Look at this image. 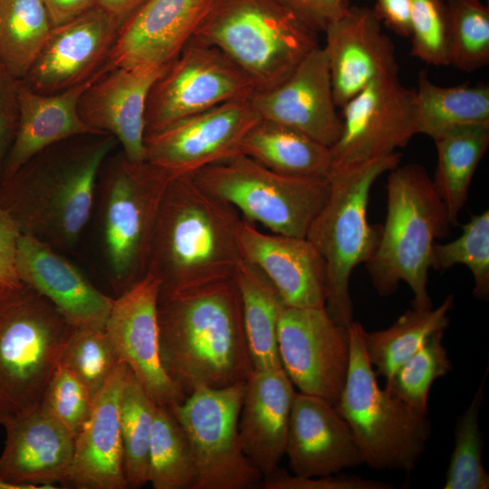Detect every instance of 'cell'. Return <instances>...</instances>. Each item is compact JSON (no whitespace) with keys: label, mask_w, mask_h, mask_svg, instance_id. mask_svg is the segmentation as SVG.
Returning a JSON list of instances; mask_svg holds the SVG:
<instances>
[{"label":"cell","mask_w":489,"mask_h":489,"mask_svg":"<svg viewBox=\"0 0 489 489\" xmlns=\"http://www.w3.org/2000/svg\"><path fill=\"white\" fill-rule=\"evenodd\" d=\"M215 2L147 0L121 25L108 64L111 68L171 64Z\"/></svg>","instance_id":"21"},{"label":"cell","mask_w":489,"mask_h":489,"mask_svg":"<svg viewBox=\"0 0 489 489\" xmlns=\"http://www.w3.org/2000/svg\"><path fill=\"white\" fill-rule=\"evenodd\" d=\"M3 286H4V285L0 283V290L3 288Z\"/></svg>","instance_id":"53"},{"label":"cell","mask_w":489,"mask_h":489,"mask_svg":"<svg viewBox=\"0 0 489 489\" xmlns=\"http://www.w3.org/2000/svg\"><path fill=\"white\" fill-rule=\"evenodd\" d=\"M158 321L163 368L186 397L245 382L253 372L234 277L158 295Z\"/></svg>","instance_id":"1"},{"label":"cell","mask_w":489,"mask_h":489,"mask_svg":"<svg viewBox=\"0 0 489 489\" xmlns=\"http://www.w3.org/2000/svg\"><path fill=\"white\" fill-rule=\"evenodd\" d=\"M0 489H18L15 485L5 483L0 479Z\"/></svg>","instance_id":"51"},{"label":"cell","mask_w":489,"mask_h":489,"mask_svg":"<svg viewBox=\"0 0 489 489\" xmlns=\"http://www.w3.org/2000/svg\"><path fill=\"white\" fill-rule=\"evenodd\" d=\"M171 177L147 160L133 161L120 150L104 161L98 178L101 247L117 295L146 274L162 197Z\"/></svg>","instance_id":"7"},{"label":"cell","mask_w":489,"mask_h":489,"mask_svg":"<svg viewBox=\"0 0 489 489\" xmlns=\"http://www.w3.org/2000/svg\"><path fill=\"white\" fill-rule=\"evenodd\" d=\"M285 455L294 475L325 476L364 465L351 430L336 407L296 391Z\"/></svg>","instance_id":"25"},{"label":"cell","mask_w":489,"mask_h":489,"mask_svg":"<svg viewBox=\"0 0 489 489\" xmlns=\"http://www.w3.org/2000/svg\"><path fill=\"white\" fill-rule=\"evenodd\" d=\"M121 25L94 5L53 26L37 59L21 82L43 94L57 93L85 82L104 67Z\"/></svg>","instance_id":"17"},{"label":"cell","mask_w":489,"mask_h":489,"mask_svg":"<svg viewBox=\"0 0 489 489\" xmlns=\"http://www.w3.org/2000/svg\"><path fill=\"white\" fill-rule=\"evenodd\" d=\"M418 134L432 139L455 128L489 126V88L462 83L445 87L435 84L420 72L415 89Z\"/></svg>","instance_id":"32"},{"label":"cell","mask_w":489,"mask_h":489,"mask_svg":"<svg viewBox=\"0 0 489 489\" xmlns=\"http://www.w3.org/2000/svg\"><path fill=\"white\" fill-rule=\"evenodd\" d=\"M372 9L394 34L410 36L411 0H375Z\"/></svg>","instance_id":"48"},{"label":"cell","mask_w":489,"mask_h":489,"mask_svg":"<svg viewBox=\"0 0 489 489\" xmlns=\"http://www.w3.org/2000/svg\"><path fill=\"white\" fill-rule=\"evenodd\" d=\"M109 69L106 62L85 82L53 94L39 93L21 81L17 82L18 128L0 182L11 177L29 159L55 143L73 137L101 134L84 123L78 104L87 87Z\"/></svg>","instance_id":"28"},{"label":"cell","mask_w":489,"mask_h":489,"mask_svg":"<svg viewBox=\"0 0 489 489\" xmlns=\"http://www.w3.org/2000/svg\"><path fill=\"white\" fill-rule=\"evenodd\" d=\"M249 101L261 120L296 129L329 148L340 137L342 120L323 46L308 53L281 83L254 91Z\"/></svg>","instance_id":"18"},{"label":"cell","mask_w":489,"mask_h":489,"mask_svg":"<svg viewBox=\"0 0 489 489\" xmlns=\"http://www.w3.org/2000/svg\"><path fill=\"white\" fill-rule=\"evenodd\" d=\"M240 153L279 174L327 177L330 148L292 127L259 120L244 137Z\"/></svg>","instance_id":"29"},{"label":"cell","mask_w":489,"mask_h":489,"mask_svg":"<svg viewBox=\"0 0 489 489\" xmlns=\"http://www.w3.org/2000/svg\"><path fill=\"white\" fill-rule=\"evenodd\" d=\"M294 386L283 368L254 369L244 382L238 421L241 447L264 475L285 455Z\"/></svg>","instance_id":"27"},{"label":"cell","mask_w":489,"mask_h":489,"mask_svg":"<svg viewBox=\"0 0 489 489\" xmlns=\"http://www.w3.org/2000/svg\"><path fill=\"white\" fill-rule=\"evenodd\" d=\"M464 264L471 272L473 294L480 300L489 296V210L474 215L463 225L462 234L446 244H434L430 265L446 270Z\"/></svg>","instance_id":"40"},{"label":"cell","mask_w":489,"mask_h":489,"mask_svg":"<svg viewBox=\"0 0 489 489\" xmlns=\"http://www.w3.org/2000/svg\"><path fill=\"white\" fill-rule=\"evenodd\" d=\"M15 270L19 280L46 298L73 328H105L114 298L50 244L21 234Z\"/></svg>","instance_id":"23"},{"label":"cell","mask_w":489,"mask_h":489,"mask_svg":"<svg viewBox=\"0 0 489 489\" xmlns=\"http://www.w3.org/2000/svg\"><path fill=\"white\" fill-rule=\"evenodd\" d=\"M244 382L198 388L169 408L183 427L196 462L195 489H253L263 475L245 456L238 421Z\"/></svg>","instance_id":"11"},{"label":"cell","mask_w":489,"mask_h":489,"mask_svg":"<svg viewBox=\"0 0 489 489\" xmlns=\"http://www.w3.org/2000/svg\"><path fill=\"white\" fill-rule=\"evenodd\" d=\"M260 120L249 100L222 103L145 136V160L171 177L240 153L241 144Z\"/></svg>","instance_id":"15"},{"label":"cell","mask_w":489,"mask_h":489,"mask_svg":"<svg viewBox=\"0 0 489 489\" xmlns=\"http://www.w3.org/2000/svg\"><path fill=\"white\" fill-rule=\"evenodd\" d=\"M5 443L0 479L18 489L55 488L64 484L74 454L75 436L39 408L22 414L0 413Z\"/></svg>","instance_id":"20"},{"label":"cell","mask_w":489,"mask_h":489,"mask_svg":"<svg viewBox=\"0 0 489 489\" xmlns=\"http://www.w3.org/2000/svg\"><path fill=\"white\" fill-rule=\"evenodd\" d=\"M121 362L105 328H74L61 364L72 370L94 398Z\"/></svg>","instance_id":"41"},{"label":"cell","mask_w":489,"mask_h":489,"mask_svg":"<svg viewBox=\"0 0 489 489\" xmlns=\"http://www.w3.org/2000/svg\"><path fill=\"white\" fill-rule=\"evenodd\" d=\"M484 383L485 378L455 423L454 450L446 470L444 489L489 488V475L482 462L484 441L479 426Z\"/></svg>","instance_id":"38"},{"label":"cell","mask_w":489,"mask_h":489,"mask_svg":"<svg viewBox=\"0 0 489 489\" xmlns=\"http://www.w3.org/2000/svg\"><path fill=\"white\" fill-rule=\"evenodd\" d=\"M156 406L129 369L120 402L128 488H140L149 483V446Z\"/></svg>","instance_id":"36"},{"label":"cell","mask_w":489,"mask_h":489,"mask_svg":"<svg viewBox=\"0 0 489 489\" xmlns=\"http://www.w3.org/2000/svg\"><path fill=\"white\" fill-rule=\"evenodd\" d=\"M445 330L434 332L388 379L385 388L422 414L428 415L434 381L452 369L443 344Z\"/></svg>","instance_id":"37"},{"label":"cell","mask_w":489,"mask_h":489,"mask_svg":"<svg viewBox=\"0 0 489 489\" xmlns=\"http://www.w3.org/2000/svg\"><path fill=\"white\" fill-rule=\"evenodd\" d=\"M454 296H446L436 308H413L389 327L364 332L368 359L379 376L388 379L436 331L446 330Z\"/></svg>","instance_id":"33"},{"label":"cell","mask_w":489,"mask_h":489,"mask_svg":"<svg viewBox=\"0 0 489 489\" xmlns=\"http://www.w3.org/2000/svg\"><path fill=\"white\" fill-rule=\"evenodd\" d=\"M93 397L75 374L60 364L43 393L40 408L74 436L90 417Z\"/></svg>","instance_id":"43"},{"label":"cell","mask_w":489,"mask_h":489,"mask_svg":"<svg viewBox=\"0 0 489 489\" xmlns=\"http://www.w3.org/2000/svg\"><path fill=\"white\" fill-rule=\"evenodd\" d=\"M446 207L426 168L417 163L397 166L387 182V215L374 252L365 266L380 296L408 283L412 307H433L428 293L430 258L436 238L450 228Z\"/></svg>","instance_id":"4"},{"label":"cell","mask_w":489,"mask_h":489,"mask_svg":"<svg viewBox=\"0 0 489 489\" xmlns=\"http://www.w3.org/2000/svg\"><path fill=\"white\" fill-rule=\"evenodd\" d=\"M341 109V131L330 148L331 170L389 155L418 134L415 90L404 86L398 74L372 81Z\"/></svg>","instance_id":"14"},{"label":"cell","mask_w":489,"mask_h":489,"mask_svg":"<svg viewBox=\"0 0 489 489\" xmlns=\"http://www.w3.org/2000/svg\"><path fill=\"white\" fill-rule=\"evenodd\" d=\"M169 65L109 69L82 94L78 104L82 120L97 132L112 135L129 159L145 160L148 96Z\"/></svg>","instance_id":"22"},{"label":"cell","mask_w":489,"mask_h":489,"mask_svg":"<svg viewBox=\"0 0 489 489\" xmlns=\"http://www.w3.org/2000/svg\"><path fill=\"white\" fill-rule=\"evenodd\" d=\"M147 0H95V5L101 8L121 24L129 18Z\"/></svg>","instance_id":"50"},{"label":"cell","mask_w":489,"mask_h":489,"mask_svg":"<svg viewBox=\"0 0 489 489\" xmlns=\"http://www.w3.org/2000/svg\"><path fill=\"white\" fill-rule=\"evenodd\" d=\"M21 231L11 215L0 205V283L6 287L22 284L15 270V255Z\"/></svg>","instance_id":"46"},{"label":"cell","mask_w":489,"mask_h":489,"mask_svg":"<svg viewBox=\"0 0 489 489\" xmlns=\"http://www.w3.org/2000/svg\"><path fill=\"white\" fill-rule=\"evenodd\" d=\"M446 2L457 1V0H445Z\"/></svg>","instance_id":"52"},{"label":"cell","mask_w":489,"mask_h":489,"mask_svg":"<svg viewBox=\"0 0 489 489\" xmlns=\"http://www.w3.org/2000/svg\"><path fill=\"white\" fill-rule=\"evenodd\" d=\"M323 32V48L338 108L372 81L398 74L394 44L382 32L381 22L372 8L350 5Z\"/></svg>","instance_id":"19"},{"label":"cell","mask_w":489,"mask_h":489,"mask_svg":"<svg viewBox=\"0 0 489 489\" xmlns=\"http://www.w3.org/2000/svg\"><path fill=\"white\" fill-rule=\"evenodd\" d=\"M117 144L110 134H89L46 148L0 182V205L22 234L53 248L73 246L94 207L101 168Z\"/></svg>","instance_id":"2"},{"label":"cell","mask_w":489,"mask_h":489,"mask_svg":"<svg viewBox=\"0 0 489 489\" xmlns=\"http://www.w3.org/2000/svg\"><path fill=\"white\" fill-rule=\"evenodd\" d=\"M159 282L150 273L117 295L105 330L123 363L156 405L170 408L186 398L165 371L159 350Z\"/></svg>","instance_id":"16"},{"label":"cell","mask_w":489,"mask_h":489,"mask_svg":"<svg viewBox=\"0 0 489 489\" xmlns=\"http://www.w3.org/2000/svg\"><path fill=\"white\" fill-rule=\"evenodd\" d=\"M393 152L344 168L331 169L328 199L309 228L306 238L321 254L326 268L325 308L339 324L353 321L350 281L353 270L375 250L380 225H369L367 209L370 190L385 172L399 165Z\"/></svg>","instance_id":"6"},{"label":"cell","mask_w":489,"mask_h":489,"mask_svg":"<svg viewBox=\"0 0 489 489\" xmlns=\"http://www.w3.org/2000/svg\"><path fill=\"white\" fill-rule=\"evenodd\" d=\"M261 487L264 489H390L393 486L385 482L340 473L315 477L291 475L279 466L273 472L263 476Z\"/></svg>","instance_id":"44"},{"label":"cell","mask_w":489,"mask_h":489,"mask_svg":"<svg viewBox=\"0 0 489 489\" xmlns=\"http://www.w3.org/2000/svg\"><path fill=\"white\" fill-rule=\"evenodd\" d=\"M237 243L242 259L263 271L286 306L325 307V264L306 237L265 234L242 218Z\"/></svg>","instance_id":"24"},{"label":"cell","mask_w":489,"mask_h":489,"mask_svg":"<svg viewBox=\"0 0 489 489\" xmlns=\"http://www.w3.org/2000/svg\"><path fill=\"white\" fill-rule=\"evenodd\" d=\"M410 25V54L430 65H449L446 2L445 0H411Z\"/></svg>","instance_id":"42"},{"label":"cell","mask_w":489,"mask_h":489,"mask_svg":"<svg viewBox=\"0 0 489 489\" xmlns=\"http://www.w3.org/2000/svg\"><path fill=\"white\" fill-rule=\"evenodd\" d=\"M437 163L432 178L451 225L458 223L472 179L489 146V126L471 125L435 138Z\"/></svg>","instance_id":"31"},{"label":"cell","mask_w":489,"mask_h":489,"mask_svg":"<svg viewBox=\"0 0 489 489\" xmlns=\"http://www.w3.org/2000/svg\"><path fill=\"white\" fill-rule=\"evenodd\" d=\"M53 24L42 0H0V64L22 81Z\"/></svg>","instance_id":"34"},{"label":"cell","mask_w":489,"mask_h":489,"mask_svg":"<svg viewBox=\"0 0 489 489\" xmlns=\"http://www.w3.org/2000/svg\"><path fill=\"white\" fill-rule=\"evenodd\" d=\"M17 82L0 64V179L18 128Z\"/></svg>","instance_id":"45"},{"label":"cell","mask_w":489,"mask_h":489,"mask_svg":"<svg viewBox=\"0 0 489 489\" xmlns=\"http://www.w3.org/2000/svg\"><path fill=\"white\" fill-rule=\"evenodd\" d=\"M317 32L346 13L347 0H286Z\"/></svg>","instance_id":"47"},{"label":"cell","mask_w":489,"mask_h":489,"mask_svg":"<svg viewBox=\"0 0 489 489\" xmlns=\"http://www.w3.org/2000/svg\"><path fill=\"white\" fill-rule=\"evenodd\" d=\"M197 466L188 438L169 408L156 406L149 483L154 489H195Z\"/></svg>","instance_id":"35"},{"label":"cell","mask_w":489,"mask_h":489,"mask_svg":"<svg viewBox=\"0 0 489 489\" xmlns=\"http://www.w3.org/2000/svg\"><path fill=\"white\" fill-rule=\"evenodd\" d=\"M53 24L57 25L72 19L95 5V0H42Z\"/></svg>","instance_id":"49"},{"label":"cell","mask_w":489,"mask_h":489,"mask_svg":"<svg viewBox=\"0 0 489 489\" xmlns=\"http://www.w3.org/2000/svg\"><path fill=\"white\" fill-rule=\"evenodd\" d=\"M73 327L43 295L22 283L0 290V413L34 411Z\"/></svg>","instance_id":"9"},{"label":"cell","mask_w":489,"mask_h":489,"mask_svg":"<svg viewBox=\"0 0 489 489\" xmlns=\"http://www.w3.org/2000/svg\"><path fill=\"white\" fill-rule=\"evenodd\" d=\"M450 64L471 72L489 62V8L481 0L446 2Z\"/></svg>","instance_id":"39"},{"label":"cell","mask_w":489,"mask_h":489,"mask_svg":"<svg viewBox=\"0 0 489 489\" xmlns=\"http://www.w3.org/2000/svg\"><path fill=\"white\" fill-rule=\"evenodd\" d=\"M234 279L239 290L244 331L254 369L283 368L277 340L280 314L286 306L273 283L242 259Z\"/></svg>","instance_id":"30"},{"label":"cell","mask_w":489,"mask_h":489,"mask_svg":"<svg viewBox=\"0 0 489 489\" xmlns=\"http://www.w3.org/2000/svg\"><path fill=\"white\" fill-rule=\"evenodd\" d=\"M254 91L224 53L191 38L149 91L145 136L222 103L249 100Z\"/></svg>","instance_id":"12"},{"label":"cell","mask_w":489,"mask_h":489,"mask_svg":"<svg viewBox=\"0 0 489 489\" xmlns=\"http://www.w3.org/2000/svg\"><path fill=\"white\" fill-rule=\"evenodd\" d=\"M129 367L121 362L93 398L87 422L75 436L64 484L77 489H125L120 402Z\"/></svg>","instance_id":"26"},{"label":"cell","mask_w":489,"mask_h":489,"mask_svg":"<svg viewBox=\"0 0 489 489\" xmlns=\"http://www.w3.org/2000/svg\"><path fill=\"white\" fill-rule=\"evenodd\" d=\"M365 329L349 326L350 355L336 408L349 425L363 463L376 470L410 472L431 434L428 415L381 388L367 356Z\"/></svg>","instance_id":"8"},{"label":"cell","mask_w":489,"mask_h":489,"mask_svg":"<svg viewBox=\"0 0 489 489\" xmlns=\"http://www.w3.org/2000/svg\"><path fill=\"white\" fill-rule=\"evenodd\" d=\"M239 212L190 175L171 178L159 206L147 273L159 295L233 278L242 260Z\"/></svg>","instance_id":"3"},{"label":"cell","mask_w":489,"mask_h":489,"mask_svg":"<svg viewBox=\"0 0 489 489\" xmlns=\"http://www.w3.org/2000/svg\"><path fill=\"white\" fill-rule=\"evenodd\" d=\"M318 33L286 0H216L192 39L219 49L260 91L320 46Z\"/></svg>","instance_id":"5"},{"label":"cell","mask_w":489,"mask_h":489,"mask_svg":"<svg viewBox=\"0 0 489 489\" xmlns=\"http://www.w3.org/2000/svg\"><path fill=\"white\" fill-rule=\"evenodd\" d=\"M202 187L231 204L244 219L274 234L306 237L330 195L327 177L274 172L238 153L190 175Z\"/></svg>","instance_id":"10"},{"label":"cell","mask_w":489,"mask_h":489,"mask_svg":"<svg viewBox=\"0 0 489 489\" xmlns=\"http://www.w3.org/2000/svg\"><path fill=\"white\" fill-rule=\"evenodd\" d=\"M277 340L283 369L298 391L336 406L350 364L349 327L325 307L284 306Z\"/></svg>","instance_id":"13"}]
</instances>
